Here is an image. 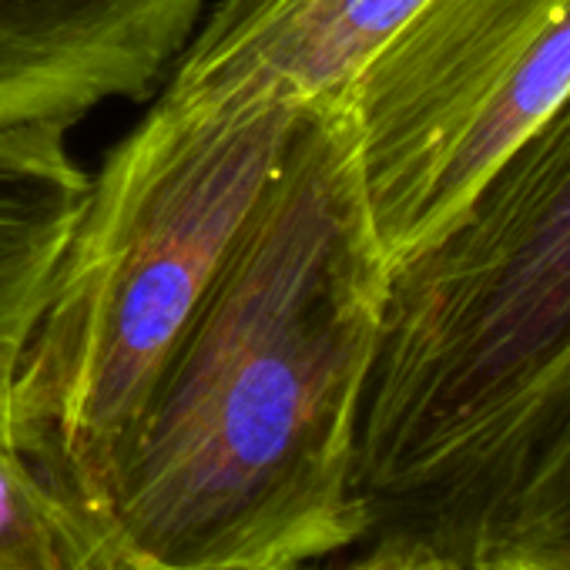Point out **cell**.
<instances>
[{
  "label": "cell",
  "instance_id": "1",
  "mask_svg": "<svg viewBox=\"0 0 570 570\" xmlns=\"http://www.w3.org/2000/svg\"><path fill=\"white\" fill-rule=\"evenodd\" d=\"M386 285L350 95L306 105L111 476L125 570H293L360 547Z\"/></svg>",
  "mask_w": 570,
  "mask_h": 570
},
{
  "label": "cell",
  "instance_id": "2",
  "mask_svg": "<svg viewBox=\"0 0 570 570\" xmlns=\"http://www.w3.org/2000/svg\"><path fill=\"white\" fill-rule=\"evenodd\" d=\"M303 111L158 95L88 185L4 410L18 450L98 527L138 416Z\"/></svg>",
  "mask_w": 570,
  "mask_h": 570
},
{
  "label": "cell",
  "instance_id": "3",
  "mask_svg": "<svg viewBox=\"0 0 570 570\" xmlns=\"http://www.w3.org/2000/svg\"><path fill=\"white\" fill-rule=\"evenodd\" d=\"M570 353V88L463 212L390 268L353 463L393 543Z\"/></svg>",
  "mask_w": 570,
  "mask_h": 570
},
{
  "label": "cell",
  "instance_id": "4",
  "mask_svg": "<svg viewBox=\"0 0 570 570\" xmlns=\"http://www.w3.org/2000/svg\"><path fill=\"white\" fill-rule=\"evenodd\" d=\"M570 88V0H426L346 91L386 265L440 235Z\"/></svg>",
  "mask_w": 570,
  "mask_h": 570
},
{
  "label": "cell",
  "instance_id": "5",
  "mask_svg": "<svg viewBox=\"0 0 570 570\" xmlns=\"http://www.w3.org/2000/svg\"><path fill=\"white\" fill-rule=\"evenodd\" d=\"M212 0H0V135H68L165 85Z\"/></svg>",
  "mask_w": 570,
  "mask_h": 570
},
{
  "label": "cell",
  "instance_id": "6",
  "mask_svg": "<svg viewBox=\"0 0 570 570\" xmlns=\"http://www.w3.org/2000/svg\"><path fill=\"white\" fill-rule=\"evenodd\" d=\"M393 543L456 570H570V353Z\"/></svg>",
  "mask_w": 570,
  "mask_h": 570
},
{
  "label": "cell",
  "instance_id": "7",
  "mask_svg": "<svg viewBox=\"0 0 570 570\" xmlns=\"http://www.w3.org/2000/svg\"><path fill=\"white\" fill-rule=\"evenodd\" d=\"M426 0H222L165 78L168 98L293 101L346 95Z\"/></svg>",
  "mask_w": 570,
  "mask_h": 570
},
{
  "label": "cell",
  "instance_id": "8",
  "mask_svg": "<svg viewBox=\"0 0 570 570\" xmlns=\"http://www.w3.org/2000/svg\"><path fill=\"white\" fill-rule=\"evenodd\" d=\"M0 570H125L105 527L18 450L0 396Z\"/></svg>",
  "mask_w": 570,
  "mask_h": 570
},
{
  "label": "cell",
  "instance_id": "9",
  "mask_svg": "<svg viewBox=\"0 0 570 570\" xmlns=\"http://www.w3.org/2000/svg\"><path fill=\"white\" fill-rule=\"evenodd\" d=\"M293 570H456L450 560L413 550V547H396V543H373L363 547L360 557L343 560V563H306Z\"/></svg>",
  "mask_w": 570,
  "mask_h": 570
}]
</instances>
